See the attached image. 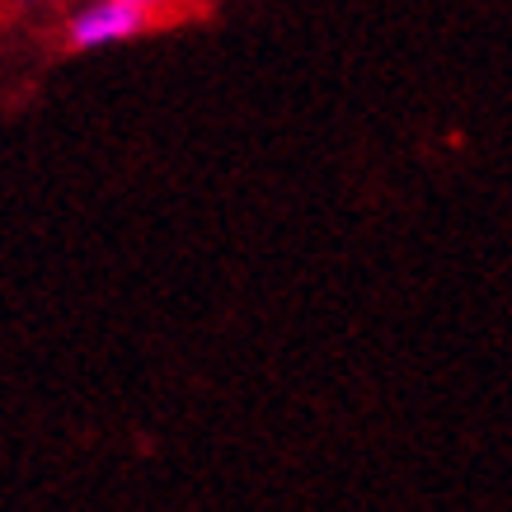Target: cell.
Wrapping results in <instances>:
<instances>
[{"mask_svg": "<svg viewBox=\"0 0 512 512\" xmlns=\"http://www.w3.org/2000/svg\"><path fill=\"white\" fill-rule=\"evenodd\" d=\"M146 29V10L123 5V0H99L90 10H80L71 19V47H109V43H127Z\"/></svg>", "mask_w": 512, "mask_h": 512, "instance_id": "6da1fadb", "label": "cell"}, {"mask_svg": "<svg viewBox=\"0 0 512 512\" xmlns=\"http://www.w3.org/2000/svg\"><path fill=\"white\" fill-rule=\"evenodd\" d=\"M123 5H137V10H156V5H165V0H123Z\"/></svg>", "mask_w": 512, "mask_h": 512, "instance_id": "7a4b0ae2", "label": "cell"}]
</instances>
